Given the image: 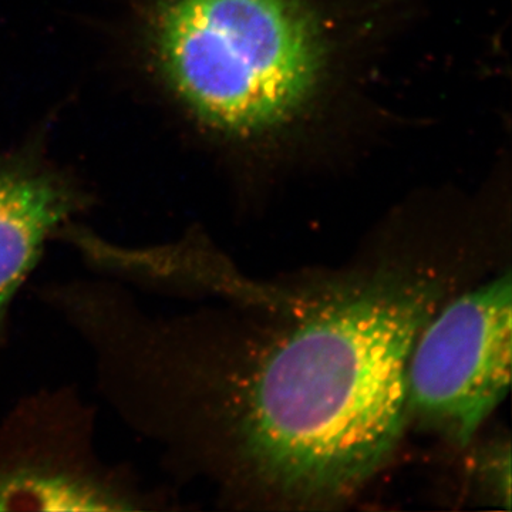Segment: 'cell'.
Listing matches in <instances>:
<instances>
[{"mask_svg": "<svg viewBox=\"0 0 512 512\" xmlns=\"http://www.w3.org/2000/svg\"><path fill=\"white\" fill-rule=\"evenodd\" d=\"M444 205L397 214L356 262L276 282L268 301L161 313L94 279L66 323L170 473L237 507H340L402 441L421 330L493 254L483 214Z\"/></svg>", "mask_w": 512, "mask_h": 512, "instance_id": "6da1fadb", "label": "cell"}, {"mask_svg": "<svg viewBox=\"0 0 512 512\" xmlns=\"http://www.w3.org/2000/svg\"><path fill=\"white\" fill-rule=\"evenodd\" d=\"M510 268L468 286L421 330L407 370V420L466 448L511 379Z\"/></svg>", "mask_w": 512, "mask_h": 512, "instance_id": "277c9868", "label": "cell"}, {"mask_svg": "<svg viewBox=\"0 0 512 512\" xmlns=\"http://www.w3.org/2000/svg\"><path fill=\"white\" fill-rule=\"evenodd\" d=\"M96 409L76 387L25 394L0 419V512H160L177 498L97 448Z\"/></svg>", "mask_w": 512, "mask_h": 512, "instance_id": "3957f363", "label": "cell"}, {"mask_svg": "<svg viewBox=\"0 0 512 512\" xmlns=\"http://www.w3.org/2000/svg\"><path fill=\"white\" fill-rule=\"evenodd\" d=\"M414 0H153L148 35L184 110L248 165L305 164L359 106Z\"/></svg>", "mask_w": 512, "mask_h": 512, "instance_id": "7a4b0ae2", "label": "cell"}, {"mask_svg": "<svg viewBox=\"0 0 512 512\" xmlns=\"http://www.w3.org/2000/svg\"><path fill=\"white\" fill-rule=\"evenodd\" d=\"M93 198L66 174L35 160H0V350L13 309L60 231Z\"/></svg>", "mask_w": 512, "mask_h": 512, "instance_id": "5b68a950", "label": "cell"}, {"mask_svg": "<svg viewBox=\"0 0 512 512\" xmlns=\"http://www.w3.org/2000/svg\"><path fill=\"white\" fill-rule=\"evenodd\" d=\"M468 477L474 490L491 505L511 510V444L508 437L495 436L474 448Z\"/></svg>", "mask_w": 512, "mask_h": 512, "instance_id": "8992f818", "label": "cell"}]
</instances>
